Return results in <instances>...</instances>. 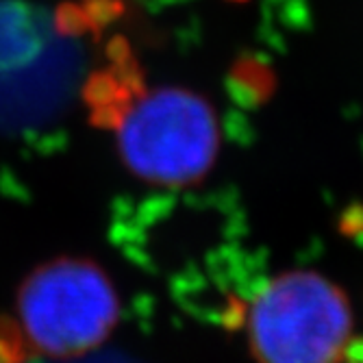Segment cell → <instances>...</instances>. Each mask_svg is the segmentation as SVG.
<instances>
[{"mask_svg":"<svg viewBox=\"0 0 363 363\" xmlns=\"http://www.w3.org/2000/svg\"><path fill=\"white\" fill-rule=\"evenodd\" d=\"M59 363H135L128 357H120V354H101V357H77V359H63Z\"/></svg>","mask_w":363,"mask_h":363,"instance_id":"6","label":"cell"},{"mask_svg":"<svg viewBox=\"0 0 363 363\" xmlns=\"http://www.w3.org/2000/svg\"><path fill=\"white\" fill-rule=\"evenodd\" d=\"M81 103L109 128L124 168L159 187L205 179L220 152V120L205 96L185 87L146 85L126 42L111 40L91 68Z\"/></svg>","mask_w":363,"mask_h":363,"instance_id":"1","label":"cell"},{"mask_svg":"<svg viewBox=\"0 0 363 363\" xmlns=\"http://www.w3.org/2000/svg\"><path fill=\"white\" fill-rule=\"evenodd\" d=\"M242 328L259 363H342L354 335V311L333 281L313 270H287L252 289Z\"/></svg>","mask_w":363,"mask_h":363,"instance_id":"3","label":"cell"},{"mask_svg":"<svg viewBox=\"0 0 363 363\" xmlns=\"http://www.w3.org/2000/svg\"><path fill=\"white\" fill-rule=\"evenodd\" d=\"M20 333L9 322H0V363H20Z\"/></svg>","mask_w":363,"mask_h":363,"instance_id":"5","label":"cell"},{"mask_svg":"<svg viewBox=\"0 0 363 363\" xmlns=\"http://www.w3.org/2000/svg\"><path fill=\"white\" fill-rule=\"evenodd\" d=\"M18 320L30 348L57 361L77 359L111 335L120 320V296L96 261L59 257L22 281Z\"/></svg>","mask_w":363,"mask_h":363,"instance_id":"4","label":"cell"},{"mask_svg":"<svg viewBox=\"0 0 363 363\" xmlns=\"http://www.w3.org/2000/svg\"><path fill=\"white\" fill-rule=\"evenodd\" d=\"M111 0H0V135L57 124L81 101Z\"/></svg>","mask_w":363,"mask_h":363,"instance_id":"2","label":"cell"}]
</instances>
